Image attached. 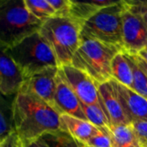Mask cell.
Segmentation results:
<instances>
[{"label": "cell", "mask_w": 147, "mask_h": 147, "mask_svg": "<svg viewBox=\"0 0 147 147\" xmlns=\"http://www.w3.org/2000/svg\"><path fill=\"white\" fill-rule=\"evenodd\" d=\"M14 132L22 143L61 129L60 114L38 97L19 91L12 102Z\"/></svg>", "instance_id": "obj_1"}, {"label": "cell", "mask_w": 147, "mask_h": 147, "mask_svg": "<svg viewBox=\"0 0 147 147\" xmlns=\"http://www.w3.org/2000/svg\"><path fill=\"white\" fill-rule=\"evenodd\" d=\"M42 23L28 11L24 0H0V47L15 46L38 32Z\"/></svg>", "instance_id": "obj_2"}, {"label": "cell", "mask_w": 147, "mask_h": 147, "mask_svg": "<svg viewBox=\"0 0 147 147\" xmlns=\"http://www.w3.org/2000/svg\"><path fill=\"white\" fill-rule=\"evenodd\" d=\"M81 25L70 17L53 16L46 20L39 33L53 50L60 66L71 65L80 45Z\"/></svg>", "instance_id": "obj_3"}, {"label": "cell", "mask_w": 147, "mask_h": 147, "mask_svg": "<svg viewBox=\"0 0 147 147\" xmlns=\"http://www.w3.org/2000/svg\"><path fill=\"white\" fill-rule=\"evenodd\" d=\"M80 39V45L71 65L88 74L97 84L112 79L111 63L121 51L96 40L81 36Z\"/></svg>", "instance_id": "obj_4"}, {"label": "cell", "mask_w": 147, "mask_h": 147, "mask_svg": "<svg viewBox=\"0 0 147 147\" xmlns=\"http://www.w3.org/2000/svg\"><path fill=\"white\" fill-rule=\"evenodd\" d=\"M5 50L16 64L24 78L47 68L59 67L53 50L39 31Z\"/></svg>", "instance_id": "obj_5"}, {"label": "cell", "mask_w": 147, "mask_h": 147, "mask_svg": "<svg viewBox=\"0 0 147 147\" xmlns=\"http://www.w3.org/2000/svg\"><path fill=\"white\" fill-rule=\"evenodd\" d=\"M127 8L124 0L102 8L81 27L80 36L96 40L123 52L122 14Z\"/></svg>", "instance_id": "obj_6"}, {"label": "cell", "mask_w": 147, "mask_h": 147, "mask_svg": "<svg viewBox=\"0 0 147 147\" xmlns=\"http://www.w3.org/2000/svg\"><path fill=\"white\" fill-rule=\"evenodd\" d=\"M59 73L81 102L100 106L97 84L88 74L71 65L60 66Z\"/></svg>", "instance_id": "obj_7"}, {"label": "cell", "mask_w": 147, "mask_h": 147, "mask_svg": "<svg viewBox=\"0 0 147 147\" xmlns=\"http://www.w3.org/2000/svg\"><path fill=\"white\" fill-rule=\"evenodd\" d=\"M122 41L123 52L131 54H138L147 45V25L127 8L122 14Z\"/></svg>", "instance_id": "obj_8"}, {"label": "cell", "mask_w": 147, "mask_h": 147, "mask_svg": "<svg viewBox=\"0 0 147 147\" xmlns=\"http://www.w3.org/2000/svg\"><path fill=\"white\" fill-rule=\"evenodd\" d=\"M59 68H47L26 78L20 91L31 94L53 107Z\"/></svg>", "instance_id": "obj_9"}, {"label": "cell", "mask_w": 147, "mask_h": 147, "mask_svg": "<svg viewBox=\"0 0 147 147\" xmlns=\"http://www.w3.org/2000/svg\"><path fill=\"white\" fill-rule=\"evenodd\" d=\"M124 113L131 123L133 121L147 122V100L133 90L110 79Z\"/></svg>", "instance_id": "obj_10"}, {"label": "cell", "mask_w": 147, "mask_h": 147, "mask_svg": "<svg viewBox=\"0 0 147 147\" xmlns=\"http://www.w3.org/2000/svg\"><path fill=\"white\" fill-rule=\"evenodd\" d=\"M97 89L100 106L109 122V128L130 124L110 80L97 84Z\"/></svg>", "instance_id": "obj_11"}, {"label": "cell", "mask_w": 147, "mask_h": 147, "mask_svg": "<svg viewBox=\"0 0 147 147\" xmlns=\"http://www.w3.org/2000/svg\"><path fill=\"white\" fill-rule=\"evenodd\" d=\"M53 107L60 115H68L84 121H87L83 112L79 99L70 86L65 83L59 71L56 78Z\"/></svg>", "instance_id": "obj_12"}, {"label": "cell", "mask_w": 147, "mask_h": 147, "mask_svg": "<svg viewBox=\"0 0 147 147\" xmlns=\"http://www.w3.org/2000/svg\"><path fill=\"white\" fill-rule=\"evenodd\" d=\"M24 79L22 71L6 50L0 47V93L5 96H16Z\"/></svg>", "instance_id": "obj_13"}, {"label": "cell", "mask_w": 147, "mask_h": 147, "mask_svg": "<svg viewBox=\"0 0 147 147\" xmlns=\"http://www.w3.org/2000/svg\"><path fill=\"white\" fill-rule=\"evenodd\" d=\"M118 1L119 0H94L91 2H78L71 0V6L67 17L71 18L82 27V25L98 10L112 5Z\"/></svg>", "instance_id": "obj_14"}, {"label": "cell", "mask_w": 147, "mask_h": 147, "mask_svg": "<svg viewBox=\"0 0 147 147\" xmlns=\"http://www.w3.org/2000/svg\"><path fill=\"white\" fill-rule=\"evenodd\" d=\"M60 124L61 130L67 132L82 144H86L96 130L90 122L68 115H60Z\"/></svg>", "instance_id": "obj_15"}, {"label": "cell", "mask_w": 147, "mask_h": 147, "mask_svg": "<svg viewBox=\"0 0 147 147\" xmlns=\"http://www.w3.org/2000/svg\"><path fill=\"white\" fill-rule=\"evenodd\" d=\"M109 135L112 147H142L131 124L110 128Z\"/></svg>", "instance_id": "obj_16"}, {"label": "cell", "mask_w": 147, "mask_h": 147, "mask_svg": "<svg viewBox=\"0 0 147 147\" xmlns=\"http://www.w3.org/2000/svg\"><path fill=\"white\" fill-rule=\"evenodd\" d=\"M112 78L121 84L133 90L134 76L132 69L122 52L118 53L111 63Z\"/></svg>", "instance_id": "obj_17"}, {"label": "cell", "mask_w": 147, "mask_h": 147, "mask_svg": "<svg viewBox=\"0 0 147 147\" xmlns=\"http://www.w3.org/2000/svg\"><path fill=\"white\" fill-rule=\"evenodd\" d=\"M127 59L134 76V87L133 90L143 96L147 100V72L140 65L136 54H131L122 52Z\"/></svg>", "instance_id": "obj_18"}, {"label": "cell", "mask_w": 147, "mask_h": 147, "mask_svg": "<svg viewBox=\"0 0 147 147\" xmlns=\"http://www.w3.org/2000/svg\"><path fill=\"white\" fill-rule=\"evenodd\" d=\"M14 132L12 102L0 93V140H3Z\"/></svg>", "instance_id": "obj_19"}, {"label": "cell", "mask_w": 147, "mask_h": 147, "mask_svg": "<svg viewBox=\"0 0 147 147\" xmlns=\"http://www.w3.org/2000/svg\"><path fill=\"white\" fill-rule=\"evenodd\" d=\"M48 147H80L79 142L64 130L45 134L41 136Z\"/></svg>", "instance_id": "obj_20"}, {"label": "cell", "mask_w": 147, "mask_h": 147, "mask_svg": "<svg viewBox=\"0 0 147 147\" xmlns=\"http://www.w3.org/2000/svg\"><path fill=\"white\" fill-rule=\"evenodd\" d=\"M28 11L36 19L45 22L46 20L55 16L56 12L47 2V0H24Z\"/></svg>", "instance_id": "obj_21"}, {"label": "cell", "mask_w": 147, "mask_h": 147, "mask_svg": "<svg viewBox=\"0 0 147 147\" xmlns=\"http://www.w3.org/2000/svg\"><path fill=\"white\" fill-rule=\"evenodd\" d=\"M80 103L87 121L90 122L92 125L101 130L106 131L109 129V122L100 106L87 105L81 102Z\"/></svg>", "instance_id": "obj_22"}, {"label": "cell", "mask_w": 147, "mask_h": 147, "mask_svg": "<svg viewBox=\"0 0 147 147\" xmlns=\"http://www.w3.org/2000/svg\"><path fill=\"white\" fill-rule=\"evenodd\" d=\"M109 129H108L107 131H102L96 127V130L95 131L93 135L84 145L91 147H112L109 135Z\"/></svg>", "instance_id": "obj_23"}, {"label": "cell", "mask_w": 147, "mask_h": 147, "mask_svg": "<svg viewBox=\"0 0 147 147\" xmlns=\"http://www.w3.org/2000/svg\"><path fill=\"white\" fill-rule=\"evenodd\" d=\"M125 2L127 9L141 18L147 25V0H127Z\"/></svg>", "instance_id": "obj_24"}, {"label": "cell", "mask_w": 147, "mask_h": 147, "mask_svg": "<svg viewBox=\"0 0 147 147\" xmlns=\"http://www.w3.org/2000/svg\"><path fill=\"white\" fill-rule=\"evenodd\" d=\"M56 12V16L67 17L71 6V0H47Z\"/></svg>", "instance_id": "obj_25"}, {"label": "cell", "mask_w": 147, "mask_h": 147, "mask_svg": "<svg viewBox=\"0 0 147 147\" xmlns=\"http://www.w3.org/2000/svg\"><path fill=\"white\" fill-rule=\"evenodd\" d=\"M133 127L142 147H147V122L133 121L130 123Z\"/></svg>", "instance_id": "obj_26"}, {"label": "cell", "mask_w": 147, "mask_h": 147, "mask_svg": "<svg viewBox=\"0 0 147 147\" xmlns=\"http://www.w3.org/2000/svg\"><path fill=\"white\" fill-rule=\"evenodd\" d=\"M2 147H22V144L17 134L13 132L2 141Z\"/></svg>", "instance_id": "obj_27"}, {"label": "cell", "mask_w": 147, "mask_h": 147, "mask_svg": "<svg viewBox=\"0 0 147 147\" xmlns=\"http://www.w3.org/2000/svg\"><path fill=\"white\" fill-rule=\"evenodd\" d=\"M22 144V147H48L41 137Z\"/></svg>", "instance_id": "obj_28"}, {"label": "cell", "mask_w": 147, "mask_h": 147, "mask_svg": "<svg viewBox=\"0 0 147 147\" xmlns=\"http://www.w3.org/2000/svg\"><path fill=\"white\" fill-rule=\"evenodd\" d=\"M136 57H137V60H138V62H139V64H140V65L147 72V63L142 59V58H140L138 54H136Z\"/></svg>", "instance_id": "obj_29"}, {"label": "cell", "mask_w": 147, "mask_h": 147, "mask_svg": "<svg viewBox=\"0 0 147 147\" xmlns=\"http://www.w3.org/2000/svg\"><path fill=\"white\" fill-rule=\"evenodd\" d=\"M138 55L140 57V58H142L147 63V51L146 50H142V51H140L139 53H138Z\"/></svg>", "instance_id": "obj_30"}, {"label": "cell", "mask_w": 147, "mask_h": 147, "mask_svg": "<svg viewBox=\"0 0 147 147\" xmlns=\"http://www.w3.org/2000/svg\"><path fill=\"white\" fill-rule=\"evenodd\" d=\"M79 145H80V147H91L89 146H86V145H84V144H82V143H80V142H79Z\"/></svg>", "instance_id": "obj_31"}, {"label": "cell", "mask_w": 147, "mask_h": 147, "mask_svg": "<svg viewBox=\"0 0 147 147\" xmlns=\"http://www.w3.org/2000/svg\"><path fill=\"white\" fill-rule=\"evenodd\" d=\"M0 147H2V140H0Z\"/></svg>", "instance_id": "obj_32"}, {"label": "cell", "mask_w": 147, "mask_h": 147, "mask_svg": "<svg viewBox=\"0 0 147 147\" xmlns=\"http://www.w3.org/2000/svg\"><path fill=\"white\" fill-rule=\"evenodd\" d=\"M145 50H146L147 51V45H146V48H145Z\"/></svg>", "instance_id": "obj_33"}]
</instances>
